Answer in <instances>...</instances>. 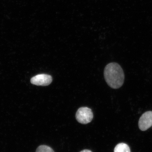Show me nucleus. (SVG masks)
<instances>
[{
    "instance_id": "f257e3e1",
    "label": "nucleus",
    "mask_w": 152,
    "mask_h": 152,
    "mask_svg": "<svg viewBox=\"0 0 152 152\" xmlns=\"http://www.w3.org/2000/svg\"><path fill=\"white\" fill-rule=\"evenodd\" d=\"M104 76L107 84L112 88H119L124 84V73L122 68L116 63H111L106 66Z\"/></svg>"
},
{
    "instance_id": "f03ea898",
    "label": "nucleus",
    "mask_w": 152,
    "mask_h": 152,
    "mask_svg": "<svg viewBox=\"0 0 152 152\" xmlns=\"http://www.w3.org/2000/svg\"><path fill=\"white\" fill-rule=\"evenodd\" d=\"M94 118L92 111L87 107L79 108L76 114V118L79 123L86 124L91 122Z\"/></svg>"
},
{
    "instance_id": "7ed1b4c3",
    "label": "nucleus",
    "mask_w": 152,
    "mask_h": 152,
    "mask_svg": "<svg viewBox=\"0 0 152 152\" xmlns=\"http://www.w3.org/2000/svg\"><path fill=\"white\" fill-rule=\"evenodd\" d=\"M53 81L52 76L47 74H39L33 77L31 80V83L33 85L37 86H49Z\"/></svg>"
},
{
    "instance_id": "20e7f679",
    "label": "nucleus",
    "mask_w": 152,
    "mask_h": 152,
    "mask_svg": "<svg viewBox=\"0 0 152 152\" xmlns=\"http://www.w3.org/2000/svg\"><path fill=\"white\" fill-rule=\"evenodd\" d=\"M139 127L142 131H146L152 126V111H147L142 115L138 123Z\"/></svg>"
},
{
    "instance_id": "39448f33",
    "label": "nucleus",
    "mask_w": 152,
    "mask_h": 152,
    "mask_svg": "<svg viewBox=\"0 0 152 152\" xmlns=\"http://www.w3.org/2000/svg\"><path fill=\"white\" fill-rule=\"evenodd\" d=\"M114 152H131L130 148L128 145L124 143L118 144L114 149Z\"/></svg>"
},
{
    "instance_id": "423d86ee",
    "label": "nucleus",
    "mask_w": 152,
    "mask_h": 152,
    "mask_svg": "<svg viewBox=\"0 0 152 152\" xmlns=\"http://www.w3.org/2000/svg\"><path fill=\"white\" fill-rule=\"evenodd\" d=\"M36 152H55L50 147L45 145H42L39 146Z\"/></svg>"
},
{
    "instance_id": "0eeeda50",
    "label": "nucleus",
    "mask_w": 152,
    "mask_h": 152,
    "mask_svg": "<svg viewBox=\"0 0 152 152\" xmlns=\"http://www.w3.org/2000/svg\"><path fill=\"white\" fill-rule=\"evenodd\" d=\"M80 152H92L91 151H90V150H84L83 151H81Z\"/></svg>"
}]
</instances>
